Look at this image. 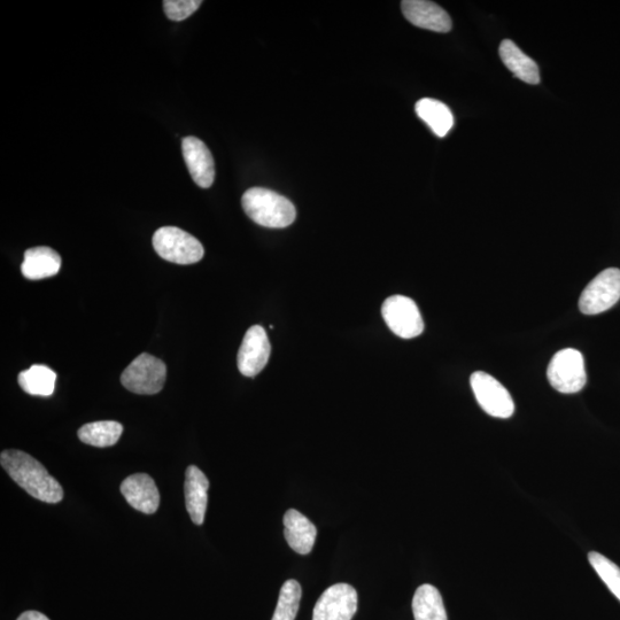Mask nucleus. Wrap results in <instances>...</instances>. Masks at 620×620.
<instances>
[{"label":"nucleus","mask_w":620,"mask_h":620,"mask_svg":"<svg viewBox=\"0 0 620 620\" xmlns=\"http://www.w3.org/2000/svg\"><path fill=\"white\" fill-rule=\"evenodd\" d=\"M0 463L14 482L33 498L46 503H58L64 499V490L58 480L33 456L9 449L0 455Z\"/></svg>","instance_id":"nucleus-1"},{"label":"nucleus","mask_w":620,"mask_h":620,"mask_svg":"<svg viewBox=\"0 0 620 620\" xmlns=\"http://www.w3.org/2000/svg\"><path fill=\"white\" fill-rule=\"evenodd\" d=\"M242 205L248 217L259 226L282 229L296 220V207L288 198L265 188H252L244 193Z\"/></svg>","instance_id":"nucleus-2"},{"label":"nucleus","mask_w":620,"mask_h":620,"mask_svg":"<svg viewBox=\"0 0 620 620\" xmlns=\"http://www.w3.org/2000/svg\"><path fill=\"white\" fill-rule=\"evenodd\" d=\"M152 242L160 258L176 265H193L204 258L203 245L180 228H160L155 232Z\"/></svg>","instance_id":"nucleus-3"},{"label":"nucleus","mask_w":620,"mask_h":620,"mask_svg":"<svg viewBox=\"0 0 620 620\" xmlns=\"http://www.w3.org/2000/svg\"><path fill=\"white\" fill-rule=\"evenodd\" d=\"M547 377L550 385L564 394L578 393L587 383L583 354L575 348H565L550 361Z\"/></svg>","instance_id":"nucleus-4"},{"label":"nucleus","mask_w":620,"mask_h":620,"mask_svg":"<svg viewBox=\"0 0 620 620\" xmlns=\"http://www.w3.org/2000/svg\"><path fill=\"white\" fill-rule=\"evenodd\" d=\"M166 377V364L153 355L143 353L123 371L121 383L130 392L152 395L164 389Z\"/></svg>","instance_id":"nucleus-5"},{"label":"nucleus","mask_w":620,"mask_h":620,"mask_svg":"<svg viewBox=\"0 0 620 620\" xmlns=\"http://www.w3.org/2000/svg\"><path fill=\"white\" fill-rule=\"evenodd\" d=\"M620 300V270H603L589 283L579 300L580 312L585 315H598L607 312Z\"/></svg>","instance_id":"nucleus-6"},{"label":"nucleus","mask_w":620,"mask_h":620,"mask_svg":"<svg viewBox=\"0 0 620 620\" xmlns=\"http://www.w3.org/2000/svg\"><path fill=\"white\" fill-rule=\"evenodd\" d=\"M382 315L387 327L400 338H416L424 331L420 309L416 302L408 297L387 298L382 306Z\"/></svg>","instance_id":"nucleus-7"},{"label":"nucleus","mask_w":620,"mask_h":620,"mask_svg":"<svg viewBox=\"0 0 620 620\" xmlns=\"http://www.w3.org/2000/svg\"><path fill=\"white\" fill-rule=\"evenodd\" d=\"M472 391L484 412L496 418H509L515 413V403L510 393L494 377L483 371L474 372L470 378Z\"/></svg>","instance_id":"nucleus-8"},{"label":"nucleus","mask_w":620,"mask_h":620,"mask_svg":"<svg viewBox=\"0 0 620 620\" xmlns=\"http://www.w3.org/2000/svg\"><path fill=\"white\" fill-rule=\"evenodd\" d=\"M358 611V593L347 584L329 587L313 612V620H352Z\"/></svg>","instance_id":"nucleus-9"},{"label":"nucleus","mask_w":620,"mask_h":620,"mask_svg":"<svg viewBox=\"0 0 620 620\" xmlns=\"http://www.w3.org/2000/svg\"><path fill=\"white\" fill-rule=\"evenodd\" d=\"M271 346L265 329L254 325L245 333L238 352V369L246 377H255L266 368Z\"/></svg>","instance_id":"nucleus-10"},{"label":"nucleus","mask_w":620,"mask_h":620,"mask_svg":"<svg viewBox=\"0 0 620 620\" xmlns=\"http://www.w3.org/2000/svg\"><path fill=\"white\" fill-rule=\"evenodd\" d=\"M182 151L193 181L200 188H211L215 180V164L206 144L197 137H185L182 141Z\"/></svg>","instance_id":"nucleus-11"},{"label":"nucleus","mask_w":620,"mask_h":620,"mask_svg":"<svg viewBox=\"0 0 620 620\" xmlns=\"http://www.w3.org/2000/svg\"><path fill=\"white\" fill-rule=\"evenodd\" d=\"M401 9L405 18L418 28L436 33H448L452 30L451 17L436 3L426 0H405L401 3Z\"/></svg>","instance_id":"nucleus-12"},{"label":"nucleus","mask_w":620,"mask_h":620,"mask_svg":"<svg viewBox=\"0 0 620 620\" xmlns=\"http://www.w3.org/2000/svg\"><path fill=\"white\" fill-rule=\"evenodd\" d=\"M121 493L131 507L143 514H154L159 508L160 493L149 475L136 474L124 479Z\"/></svg>","instance_id":"nucleus-13"},{"label":"nucleus","mask_w":620,"mask_h":620,"mask_svg":"<svg viewBox=\"0 0 620 620\" xmlns=\"http://www.w3.org/2000/svg\"><path fill=\"white\" fill-rule=\"evenodd\" d=\"M209 482L204 472L190 465L185 474V506L196 525H203L208 503Z\"/></svg>","instance_id":"nucleus-14"},{"label":"nucleus","mask_w":620,"mask_h":620,"mask_svg":"<svg viewBox=\"0 0 620 620\" xmlns=\"http://www.w3.org/2000/svg\"><path fill=\"white\" fill-rule=\"evenodd\" d=\"M284 536L294 552L307 555L315 545L317 529L305 515L290 509L284 515Z\"/></svg>","instance_id":"nucleus-15"},{"label":"nucleus","mask_w":620,"mask_h":620,"mask_svg":"<svg viewBox=\"0 0 620 620\" xmlns=\"http://www.w3.org/2000/svg\"><path fill=\"white\" fill-rule=\"evenodd\" d=\"M61 268L60 255L50 247L30 248L25 253L21 271L30 281L56 276Z\"/></svg>","instance_id":"nucleus-16"},{"label":"nucleus","mask_w":620,"mask_h":620,"mask_svg":"<svg viewBox=\"0 0 620 620\" xmlns=\"http://www.w3.org/2000/svg\"><path fill=\"white\" fill-rule=\"evenodd\" d=\"M499 52L503 64H505L517 79L533 85L540 83V73L537 62L529 56H526L513 41H502Z\"/></svg>","instance_id":"nucleus-17"},{"label":"nucleus","mask_w":620,"mask_h":620,"mask_svg":"<svg viewBox=\"0 0 620 620\" xmlns=\"http://www.w3.org/2000/svg\"><path fill=\"white\" fill-rule=\"evenodd\" d=\"M418 118L424 121L438 137H445L454 126V116L439 100L424 98L415 106Z\"/></svg>","instance_id":"nucleus-18"},{"label":"nucleus","mask_w":620,"mask_h":620,"mask_svg":"<svg viewBox=\"0 0 620 620\" xmlns=\"http://www.w3.org/2000/svg\"><path fill=\"white\" fill-rule=\"evenodd\" d=\"M415 620H448L443 596L432 585L417 588L413 599Z\"/></svg>","instance_id":"nucleus-19"},{"label":"nucleus","mask_w":620,"mask_h":620,"mask_svg":"<svg viewBox=\"0 0 620 620\" xmlns=\"http://www.w3.org/2000/svg\"><path fill=\"white\" fill-rule=\"evenodd\" d=\"M57 374L43 364L20 372L18 382L23 391L37 397H50L56 387Z\"/></svg>","instance_id":"nucleus-20"},{"label":"nucleus","mask_w":620,"mask_h":620,"mask_svg":"<svg viewBox=\"0 0 620 620\" xmlns=\"http://www.w3.org/2000/svg\"><path fill=\"white\" fill-rule=\"evenodd\" d=\"M123 426L115 421H100L85 424L77 432L82 443L99 448L111 447L118 443Z\"/></svg>","instance_id":"nucleus-21"},{"label":"nucleus","mask_w":620,"mask_h":620,"mask_svg":"<svg viewBox=\"0 0 620 620\" xmlns=\"http://www.w3.org/2000/svg\"><path fill=\"white\" fill-rule=\"evenodd\" d=\"M301 586L297 580L285 581L279 593L274 617L271 620H294L298 615L301 601Z\"/></svg>","instance_id":"nucleus-22"},{"label":"nucleus","mask_w":620,"mask_h":620,"mask_svg":"<svg viewBox=\"0 0 620 620\" xmlns=\"http://www.w3.org/2000/svg\"><path fill=\"white\" fill-rule=\"evenodd\" d=\"M589 563L598 573L603 583L608 586L611 593L620 601V569L609 558L596 552L588 554Z\"/></svg>","instance_id":"nucleus-23"},{"label":"nucleus","mask_w":620,"mask_h":620,"mask_svg":"<svg viewBox=\"0 0 620 620\" xmlns=\"http://www.w3.org/2000/svg\"><path fill=\"white\" fill-rule=\"evenodd\" d=\"M164 10L167 18L173 21H183L191 17L203 2L200 0H165Z\"/></svg>","instance_id":"nucleus-24"},{"label":"nucleus","mask_w":620,"mask_h":620,"mask_svg":"<svg viewBox=\"0 0 620 620\" xmlns=\"http://www.w3.org/2000/svg\"><path fill=\"white\" fill-rule=\"evenodd\" d=\"M17 620H50L45 615L41 614V612L37 611H27L23 612V614Z\"/></svg>","instance_id":"nucleus-25"}]
</instances>
